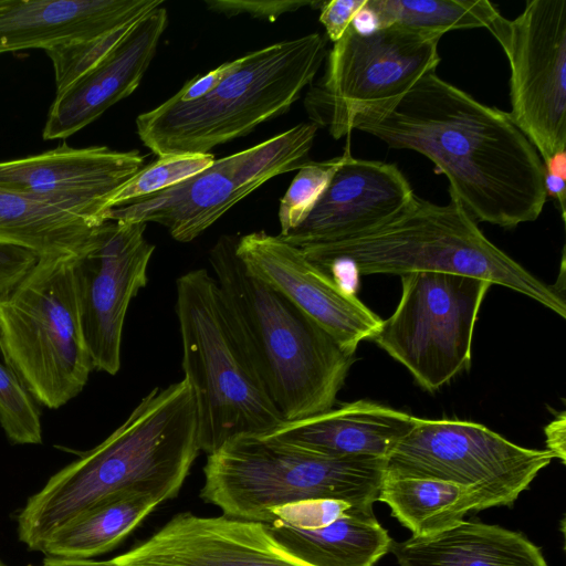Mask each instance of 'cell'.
<instances>
[{
  "mask_svg": "<svg viewBox=\"0 0 566 566\" xmlns=\"http://www.w3.org/2000/svg\"><path fill=\"white\" fill-rule=\"evenodd\" d=\"M318 127L300 123L253 147L216 159L203 171L168 188L113 208L106 220L156 222L179 242H190L268 180L308 159Z\"/></svg>",
  "mask_w": 566,
  "mask_h": 566,
  "instance_id": "obj_12",
  "label": "cell"
},
{
  "mask_svg": "<svg viewBox=\"0 0 566 566\" xmlns=\"http://www.w3.org/2000/svg\"><path fill=\"white\" fill-rule=\"evenodd\" d=\"M200 451L196 403L187 380L155 388L104 441L29 497L17 517L19 539L40 552L56 528L116 493L142 491L163 502L171 500Z\"/></svg>",
  "mask_w": 566,
  "mask_h": 566,
  "instance_id": "obj_2",
  "label": "cell"
},
{
  "mask_svg": "<svg viewBox=\"0 0 566 566\" xmlns=\"http://www.w3.org/2000/svg\"><path fill=\"white\" fill-rule=\"evenodd\" d=\"M109 566H312L287 551L268 524L227 515L176 514Z\"/></svg>",
  "mask_w": 566,
  "mask_h": 566,
  "instance_id": "obj_16",
  "label": "cell"
},
{
  "mask_svg": "<svg viewBox=\"0 0 566 566\" xmlns=\"http://www.w3.org/2000/svg\"><path fill=\"white\" fill-rule=\"evenodd\" d=\"M324 1L316 0H205L207 9L228 18L242 13L254 19L275 21L284 13L310 6L321 8Z\"/></svg>",
  "mask_w": 566,
  "mask_h": 566,
  "instance_id": "obj_33",
  "label": "cell"
},
{
  "mask_svg": "<svg viewBox=\"0 0 566 566\" xmlns=\"http://www.w3.org/2000/svg\"><path fill=\"white\" fill-rule=\"evenodd\" d=\"M216 158L209 154H171L157 159L137 171L106 201V212L168 189L210 167Z\"/></svg>",
  "mask_w": 566,
  "mask_h": 566,
  "instance_id": "obj_28",
  "label": "cell"
},
{
  "mask_svg": "<svg viewBox=\"0 0 566 566\" xmlns=\"http://www.w3.org/2000/svg\"><path fill=\"white\" fill-rule=\"evenodd\" d=\"M137 21L95 39L46 51L54 69L56 94L64 91L94 67L126 35Z\"/></svg>",
  "mask_w": 566,
  "mask_h": 566,
  "instance_id": "obj_31",
  "label": "cell"
},
{
  "mask_svg": "<svg viewBox=\"0 0 566 566\" xmlns=\"http://www.w3.org/2000/svg\"><path fill=\"white\" fill-rule=\"evenodd\" d=\"M326 54V36L317 32L249 52L203 96L189 102L171 96L139 114L137 135L157 157L209 154L287 112Z\"/></svg>",
  "mask_w": 566,
  "mask_h": 566,
  "instance_id": "obj_5",
  "label": "cell"
},
{
  "mask_svg": "<svg viewBox=\"0 0 566 566\" xmlns=\"http://www.w3.org/2000/svg\"><path fill=\"white\" fill-rule=\"evenodd\" d=\"M38 259L29 250L0 244V296L12 289Z\"/></svg>",
  "mask_w": 566,
  "mask_h": 566,
  "instance_id": "obj_35",
  "label": "cell"
},
{
  "mask_svg": "<svg viewBox=\"0 0 566 566\" xmlns=\"http://www.w3.org/2000/svg\"><path fill=\"white\" fill-rule=\"evenodd\" d=\"M161 503L142 491L113 494L56 528L40 552L61 559H92L115 548Z\"/></svg>",
  "mask_w": 566,
  "mask_h": 566,
  "instance_id": "obj_24",
  "label": "cell"
},
{
  "mask_svg": "<svg viewBox=\"0 0 566 566\" xmlns=\"http://www.w3.org/2000/svg\"><path fill=\"white\" fill-rule=\"evenodd\" d=\"M565 411H562L556 418L548 423L544 431L546 436V446L554 458H558L562 463H565Z\"/></svg>",
  "mask_w": 566,
  "mask_h": 566,
  "instance_id": "obj_36",
  "label": "cell"
},
{
  "mask_svg": "<svg viewBox=\"0 0 566 566\" xmlns=\"http://www.w3.org/2000/svg\"><path fill=\"white\" fill-rule=\"evenodd\" d=\"M384 472L381 458H336L268 434H241L208 454L200 497L223 515L268 523L271 507L304 500L373 507Z\"/></svg>",
  "mask_w": 566,
  "mask_h": 566,
  "instance_id": "obj_7",
  "label": "cell"
},
{
  "mask_svg": "<svg viewBox=\"0 0 566 566\" xmlns=\"http://www.w3.org/2000/svg\"><path fill=\"white\" fill-rule=\"evenodd\" d=\"M358 510H373V507H359L348 502L333 499L304 500L271 507L269 510L270 520L268 523L279 520L298 528H317L326 526Z\"/></svg>",
  "mask_w": 566,
  "mask_h": 566,
  "instance_id": "obj_32",
  "label": "cell"
},
{
  "mask_svg": "<svg viewBox=\"0 0 566 566\" xmlns=\"http://www.w3.org/2000/svg\"><path fill=\"white\" fill-rule=\"evenodd\" d=\"M222 235L209 252L233 328L284 421L334 407L355 355L280 292L252 274Z\"/></svg>",
  "mask_w": 566,
  "mask_h": 566,
  "instance_id": "obj_3",
  "label": "cell"
},
{
  "mask_svg": "<svg viewBox=\"0 0 566 566\" xmlns=\"http://www.w3.org/2000/svg\"><path fill=\"white\" fill-rule=\"evenodd\" d=\"M0 566H7V565L0 559Z\"/></svg>",
  "mask_w": 566,
  "mask_h": 566,
  "instance_id": "obj_38",
  "label": "cell"
},
{
  "mask_svg": "<svg viewBox=\"0 0 566 566\" xmlns=\"http://www.w3.org/2000/svg\"><path fill=\"white\" fill-rule=\"evenodd\" d=\"M488 30L509 61V114L546 165L566 153V0H528Z\"/></svg>",
  "mask_w": 566,
  "mask_h": 566,
  "instance_id": "obj_13",
  "label": "cell"
},
{
  "mask_svg": "<svg viewBox=\"0 0 566 566\" xmlns=\"http://www.w3.org/2000/svg\"><path fill=\"white\" fill-rule=\"evenodd\" d=\"M390 551L399 566H548L522 533L463 520L433 535L392 543Z\"/></svg>",
  "mask_w": 566,
  "mask_h": 566,
  "instance_id": "obj_22",
  "label": "cell"
},
{
  "mask_svg": "<svg viewBox=\"0 0 566 566\" xmlns=\"http://www.w3.org/2000/svg\"><path fill=\"white\" fill-rule=\"evenodd\" d=\"M415 195L395 164L349 156L304 221L279 237L297 248L354 237L396 217Z\"/></svg>",
  "mask_w": 566,
  "mask_h": 566,
  "instance_id": "obj_18",
  "label": "cell"
},
{
  "mask_svg": "<svg viewBox=\"0 0 566 566\" xmlns=\"http://www.w3.org/2000/svg\"><path fill=\"white\" fill-rule=\"evenodd\" d=\"M565 177L545 171V189L546 195L552 197L557 202V208L560 211L562 219L565 221L566 214V185Z\"/></svg>",
  "mask_w": 566,
  "mask_h": 566,
  "instance_id": "obj_37",
  "label": "cell"
},
{
  "mask_svg": "<svg viewBox=\"0 0 566 566\" xmlns=\"http://www.w3.org/2000/svg\"><path fill=\"white\" fill-rule=\"evenodd\" d=\"M167 23L164 6L154 9L94 67L57 93L48 113L43 138L65 139L129 96L149 67Z\"/></svg>",
  "mask_w": 566,
  "mask_h": 566,
  "instance_id": "obj_19",
  "label": "cell"
},
{
  "mask_svg": "<svg viewBox=\"0 0 566 566\" xmlns=\"http://www.w3.org/2000/svg\"><path fill=\"white\" fill-rule=\"evenodd\" d=\"M182 370L197 412L200 450L241 434H266L284 419L233 328L219 284L206 269L176 282Z\"/></svg>",
  "mask_w": 566,
  "mask_h": 566,
  "instance_id": "obj_6",
  "label": "cell"
},
{
  "mask_svg": "<svg viewBox=\"0 0 566 566\" xmlns=\"http://www.w3.org/2000/svg\"><path fill=\"white\" fill-rule=\"evenodd\" d=\"M361 12L374 28L400 25L441 38L449 31L485 28L500 14L488 0H367Z\"/></svg>",
  "mask_w": 566,
  "mask_h": 566,
  "instance_id": "obj_27",
  "label": "cell"
},
{
  "mask_svg": "<svg viewBox=\"0 0 566 566\" xmlns=\"http://www.w3.org/2000/svg\"><path fill=\"white\" fill-rule=\"evenodd\" d=\"M0 353L39 405L57 409L83 390L94 367L81 326L73 255L39 258L0 296Z\"/></svg>",
  "mask_w": 566,
  "mask_h": 566,
  "instance_id": "obj_8",
  "label": "cell"
},
{
  "mask_svg": "<svg viewBox=\"0 0 566 566\" xmlns=\"http://www.w3.org/2000/svg\"><path fill=\"white\" fill-rule=\"evenodd\" d=\"M554 455L520 447L463 420L417 418L385 459V476L422 478L474 490L481 509L512 505Z\"/></svg>",
  "mask_w": 566,
  "mask_h": 566,
  "instance_id": "obj_11",
  "label": "cell"
},
{
  "mask_svg": "<svg viewBox=\"0 0 566 566\" xmlns=\"http://www.w3.org/2000/svg\"><path fill=\"white\" fill-rule=\"evenodd\" d=\"M400 277L397 308L371 339L434 391L470 367L474 325L492 283L442 272Z\"/></svg>",
  "mask_w": 566,
  "mask_h": 566,
  "instance_id": "obj_10",
  "label": "cell"
},
{
  "mask_svg": "<svg viewBox=\"0 0 566 566\" xmlns=\"http://www.w3.org/2000/svg\"><path fill=\"white\" fill-rule=\"evenodd\" d=\"M328 275L442 272L473 276L517 291L566 316L564 294L493 244L455 200L437 205L413 196L387 222L346 239L300 248Z\"/></svg>",
  "mask_w": 566,
  "mask_h": 566,
  "instance_id": "obj_4",
  "label": "cell"
},
{
  "mask_svg": "<svg viewBox=\"0 0 566 566\" xmlns=\"http://www.w3.org/2000/svg\"><path fill=\"white\" fill-rule=\"evenodd\" d=\"M146 223L107 220L73 255V274L83 336L95 370L116 375L130 301L147 284L155 245Z\"/></svg>",
  "mask_w": 566,
  "mask_h": 566,
  "instance_id": "obj_14",
  "label": "cell"
},
{
  "mask_svg": "<svg viewBox=\"0 0 566 566\" xmlns=\"http://www.w3.org/2000/svg\"><path fill=\"white\" fill-rule=\"evenodd\" d=\"M244 266L322 326L348 354L378 331L382 319L355 293L310 261L303 251L264 231L238 238Z\"/></svg>",
  "mask_w": 566,
  "mask_h": 566,
  "instance_id": "obj_15",
  "label": "cell"
},
{
  "mask_svg": "<svg viewBox=\"0 0 566 566\" xmlns=\"http://www.w3.org/2000/svg\"><path fill=\"white\" fill-rule=\"evenodd\" d=\"M0 424L13 444H41L38 402L18 376L0 363Z\"/></svg>",
  "mask_w": 566,
  "mask_h": 566,
  "instance_id": "obj_30",
  "label": "cell"
},
{
  "mask_svg": "<svg viewBox=\"0 0 566 566\" xmlns=\"http://www.w3.org/2000/svg\"><path fill=\"white\" fill-rule=\"evenodd\" d=\"M145 166L138 150L105 146L49 151L0 161V188L45 200L97 223L105 220L107 199Z\"/></svg>",
  "mask_w": 566,
  "mask_h": 566,
  "instance_id": "obj_17",
  "label": "cell"
},
{
  "mask_svg": "<svg viewBox=\"0 0 566 566\" xmlns=\"http://www.w3.org/2000/svg\"><path fill=\"white\" fill-rule=\"evenodd\" d=\"M349 156L352 155L348 143L340 156L321 161L307 160L297 169L280 202L279 235L289 233L304 221Z\"/></svg>",
  "mask_w": 566,
  "mask_h": 566,
  "instance_id": "obj_29",
  "label": "cell"
},
{
  "mask_svg": "<svg viewBox=\"0 0 566 566\" xmlns=\"http://www.w3.org/2000/svg\"><path fill=\"white\" fill-rule=\"evenodd\" d=\"M354 129L427 157L450 199L475 220L506 229L535 221L546 202L544 163L507 112L430 72L389 109Z\"/></svg>",
  "mask_w": 566,
  "mask_h": 566,
  "instance_id": "obj_1",
  "label": "cell"
},
{
  "mask_svg": "<svg viewBox=\"0 0 566 566\" xmlns=\"http://www.w3.org/2000/svg\"><path fill=\"white\" fill-rule=\"evenodd\" d=\"M417 417L367 400L293 421L270 433L280 441L336 458L386 459L415 426Z\"/></svg>",
  "mask_w": 566,
  "mask_h": 566,
  "instance_id": "obj_21",
  "label": "cell"
},
{
  "mask_svg": "<svg viewBox=\"0 0 566 566\" xmlns=\"http://www.w3.org/2000/svg\"><path fill=\"white\" fill-rule=\"evenodd\" d=\"M377 501L415 537L433 535L460 521L469 511H480L481 499L469 488L422 478L385 476Z\"/></svg>",
  "mask_w": 566,
  "mask_h": 566,
  "instance_id": "obj_26",
  "label": "cell"
},
{
  "mask_svg": "<svg viewBox=\"0 0 566 566\" xmlns=\"http://www.w3.org/2000/svg\"><path fill=\"white\" fill-rule=\"evenodd\" d=\"M440 39L400 25L361 31L352 23L305 94L310 122L335 139L348 137L357 119L389 109L436 71Z\"/></svg>",
  "mask_w": 566,
  "mask_h": 566,
  "instance_id": "obj_9",
  "label": "cell"
},
{
  "mask_svg": "<svg viewBox=\"0 0 566 566\" xmlns=\"http://www.w3.org/2000/svg\"><path fill=\"white\" fill-rule=\"evenodd\" d=\"M101 224L62 206L0 188V244L39 258L76 255Z\"/></svg>",
  "mask_w": 566,
  "mask_h": 566,
  "instance_id": "obj_25",
  "label": "cell"
},
{
  "mask_svg": "<svg viewBox=\"0 0 566 566\" xmlns=\"http://www.w3.org/2000/svg\"><path fill=\"white\" fill-rule=\"evenodd\" d=\"M367 0H331L324 1L321 9L319 22L326 30L327 38L337 42L348 27L360 13Z\"/></svg>",
  "mask_w": 566,
  "mask_h": 566,
  "instance_id": "obj_34",
  "label": "cell"
},
{
  "mask_svg": "<svg viewBox=\"0 0 566 566\" xmlns=\"http://www.w3.org/2000/svg\"><path fill=\"white\" fill-rule=\"evenodd\" d=\"M268 526L287 551L312 566H374L394 543L373 510H358L317 528L279 520Z\"/></svg>",
  "mask_w": 566,
  "mask_h": 566,
  "instance_id": "obj_23",
  "label": "cell"
},
{
  "mask_svg": "<svg viewBox=\"0 0 566 566\" xmlns=\"http://www.w3.org/2000/svg\"><path fill=\"white\" fill-rule=\"evenodd\" d=\"M161 6L164 0H0V54L95 39Z\"/></svg>",
  "mask_w": 566,
  "mask_h": 566,
  "instance_id": "obj_20",
  "label": "cell"
}]
</instances>
